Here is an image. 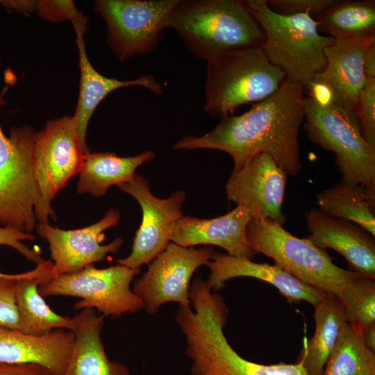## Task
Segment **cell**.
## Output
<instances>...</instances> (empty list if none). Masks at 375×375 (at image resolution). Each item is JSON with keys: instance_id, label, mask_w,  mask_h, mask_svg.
<instances>
[{"instance_id": "41", "label": "cell", "mask_w": 375, "mask_h": 375, "mask_svg": "<svg viewBox=\"0 0 375 375\" xmlns=\"http://www.w3.org/2000/svg\"><path fill=\"white\" fill-rule=\"evenodd\" d=\"M0 65H1V58H0Z\"/></svg>"}, {"instance_id": "38", "label": "cell", "mask_w": 375, "mask_h": 375, "mask_svg": "<svg viewBox=\"0 0 375 375\" xmlns=\"http://www.w3.org/2000/svg\"><path fill=\"white\" fill-rule=\"evenodd\" d=\"M0 4L8 10L28 14L36 8L37 1L3 0Z\"/></svg>"}, {"instance_id": "2", "label": "cell", "mask_w": 375, "mask_h": 375, "mask_svg": "<svg viewBox=\"0 0 375 375\" xmlns=\"http://www.w3.org/2000/svg\"><path fill=\"white\" fill-rule=\"evenodd\" d=\"M210 290L203 280H194L189 288V298L195 312L180 306L176 315L185 338L192 375H308L301 360L262 365L237 353L223 333L226 306L222 297Z\"/></svg>"}, {"instance_id": "12", "label": "cell", "mask_w": 375, "mask_h": 375, "mask_svg": "<svg viewBox=\"0 0 375 375\" xmlns=\"http://www.w3.org/2000/svg\"><path fill=\"white\" fill-rule=\"evenodd\" d=\"M215 251L210 247H184L169 242L151 263L143 276L135 281L133 291L151 315L167 302L190 307L189 284L195 270L206 265Z\"/></svg>"}, {"instance_id": "26", "label": "cell", "mask_w": 375, "mask_h": 375, "mask_svg": "<svg viewBox=\"0 0 375 375\" xmlns=\"http://www.w3.org/2000/svg\"><path fill=\"white\" fill-rule=\"evenodd\" d=\"M316 203L326 215L351 221L375 236V187L340 181L319 192Z\"/></svg>"}, {"instance_id": "39", "label": "cell", "mask_w": 375, "mask_h": 375, "mask_svg": "<svg viewBox=\"0 0 375 375\" xmlns=\"http://www.w3.org/2000/svg\"><path fill=\"white\" fill-rule=\"evenodd\" d=\"M361 334L365 345L375 352V323L367 326Z\"/></svg>"}, {"instance_id": "17", "label": "cell", "mask_w": 375, "mask_h": 375, "mask_svg": "<svg viewBox=\"0 0 375 375\" xmlns=\"http://www.w3.org/2000/svg\"><path fill=\"white\" fill-rule=\"evenodd\" d=\"M252 217L243 206L212 219L183 216L173 225L171 242L184 247L215 245L227 254L252 260L256 252L249 245L246 229Z\"/></svg>"}, {"instance_id": "13", "label": "cell", "mask_w": 375, "mask_h": 375, "mask_svg": "<svg viewBox=\"0 0 375 375\" xmlns=\"http://www.w3.org/2000/svg\"><path fill=\"white\" fill-rule=\"evenodd\" d=\"M117 187L136 199L142 218L131 252L116 262L130 268H140L143 264L151 263L171 242L173 225L183 216L185 192L176 191L167 199L158 198L151 192L148 180L137 173L131 181Z\"/></svg>"}, {"instance_id": "24", "label": "cell", "mask_w": 375, "mask_h": 375, "mask_svg": "<svg viewBox=\"0 0 375 375\" xmlns=\"http://www.w3.org/2000/svg\"><path fill=\"white\" fill-rule=\"evenodd\" d=\"M154 156L152 151L128 157H119L110 152H89L85 155L79 172L77 192L90 194L94 197L103 196L112 185L131 181L136 169Z\"/></svg>"}, {"instance_id": "33", "label": "cell", "mask_w": 375, "mask_h": 375, "mask_svg": "<svg viewBox=\"0 0 375 375\" xmlns=\"http://www.w3.org/2000/svg\"><path fill=\"white\" fill-rule=\"evenodd\" d=\"M35 236L32 233L24 232L12 226H0V245H6L16 249L28 260L37 265L43 262L45 260L40 253L30 249L23 243L24 240H34Z\"/></svg>"}, {"instance_id": "27", "label": "cell", "mask_w": 375, "mask_h": 375, "mask_svg": "<svg viewBox=\"0 0 375 375\" xmlns=\"http://www.w3.org/2000/svg\"><path fill=\"white\" fill-rule=\"evenodd\" d=\"M314 19L318 30L338 40L375 37L374 0L340 1Z\"/></svg>"}, {"instance_id": "16", "label": "cell", "mask_w": 375, "mask_h": 375, "mask_svg": "<svg viewBox=\"0 0 375 375\" xmlns=\"http://www.w3.org/2000/svg\"><path fill=\"white\" fill-rule=\"evenodd\" d=\"M308 238L315 246L332 249L341 254L361 275L375 279L374 237L359 225L331 217L318 208L305 214Z\"/></svg>"}, {"instance_id": "25", "label": "cell", "mask_w": 375, "mask_h": 375, "mask_svg": "<svg viewBox=\"0 0 375 375\" xmlns=\"http://www.w3.org/2000/svg\"><path fill=\"white\" fill-rule=\"evenodd\" d=\"M314 307L315 333L309 342L304 343L299 360L308 375H322L326 362L348 322L335 294L325 293Z\"/></svg>"}, {"instance_id": "34", "label": "cell", "mask_w": 375, "mask_h": 375, "mask_svg": "<svg viewBox=\"0 0 375 375\" xmlns=\"http://www.w3.org/2000/svg\"><path fill=\"white\" fill-rule=\"evenodd\" d=\"M36 9L41 17L53 21L67 19L72 21L81 15L74 3L69 1H37Z\"/></svg>"}, {"instance_id": "20", "label": "cell", "mask_w": 375, "mask_h": 375, "mask_svg": "<svg viewBox=\"0 0 375 375\" xmlns=\"http://www.w3.org/2000/svg\"><path fill=\"white\" fill-rule=\"evenodd\" d=\"M74 341V334L69 330L55 329L35 335L0 326V362L38 364L51 375H62Z\"/></svg>"}, {"instance_id": "6", "label": "cell", "mask_w": 375, "mask_h": 375, "mask_svg": "<svg viewBox=\"0 0 375 375\" xmlns=\"http://www.w3.org/2000/svg\"><path fill=\"white\" fill-rule=\"evenodd\" d=\"M246 236L256 253L272 258L297 280L324 293L336 296L343 287L361 276L336 265L324 249L308 238L294 236L272 220L252 218Z\"/></svg>"}, {"instance_id": "28", "label": "cell", "mask_w": 375, "mask_h": 375, "mask_svg": "<svg viewBox=\"0 0 375 375\" xmlns=\"http://www.w3.org/2000/svg\"><path fill=\"white\" fill-rule=\"evenodd\" d=\"M322 375H375V352L365 345L361 333L349 323L339 336Z\"/></svg>"}, {"instance_id": "4", "label": "cell", "mask_w": 375, "mask_h": 375, "mask_svg": "<svg viewBox=\"0 0 375 375\" xmlns=\"http://www.w3.org/2000/svg\"><path fill=\"white\" fill-rule=\"evenodd\" d=\"M244 2L264 33L260 47L267 59L305 90L324 69V49L334 38L321 35L317 22L308 12L283 15L272 10L265 0Z\"/></svg>"}, {"instance_id": "22", "label": "cell", "mask_w": 375, "mask_h": 375, "mask_svg": "<svg viewBox=\"0 0 375 375\" xmlns=\"http://www.w3.org/2000/svg\"><path fill=\"white\" fill-rule=\"evenodd\" d=\"M74 318V341L62 375H131L127 366L107 356L101 340L104 316L84 308Z\"/></svg>"}, {"instance_id": "9", "label": "cell", "mask_w": 375, "mask_h": 375, "mask_svg": "<svg viewBox=\"0 0 375 375\" xmlns=\"http://www.w3.org/2000/svg\"><path fill=\"white\" fill-rule=\"evenodd\" d=\"M140 271L119 264L104 269L90 265L76 272L52 277L40 285L39 292L43 297H78L75 309L92 308L104 317H118L143 308L141 299L131 288Z\"/></svg>"}, {"instance_id": "18", "label": "cell", "mask_w": 375, "mask_h": 375, "mask_svg": "<svg viewBox=\"0 0 375 375\" xmlns=\"http://www.w3.org/2000/svg\"><path fill=\"white\" fill-rule=\"evenodd\" d=\"M76 33L79 52L81 81L76 111L72 117L74 130L85 154L90 152L86 143L89 120L99 103L113 90L131 86H141L156 94L162 92V88L152 75H142L130 81L108 78L99 73L90 64L86 54L83 35L85 19L81 14L72 20Z\"/></svg>"}, {"instance_id": "21", "label": "cell", "mask_w": 375, "mask_h": 375, "mask_svg": "<svg viewBox=\"0 0 375 375\" xmlns=\"http://www.w3.org/2000/svg\"><path fill=\"white\" fill-rule=\"evenodd\" d=\"M372 38L358 40L334 39L324 49V69L312 79L328 85L339 104L349 109L355 110L359 94L366 82L363 56Z\"/></svg>"}, {"instance_id": "7", "label": "cell", "mask_w": 375, "mask_h": 375, "mask_svg": "<svg viewBox=\"0 0 375 375\" xmlns=\"http://www.w3.org/2000/svg\"><path fill=\"white\" fill-rule=\"evenodd\" d=\"M303 120L309 140L334 153L341 182L375 187V148L365 140L354 110L321 106L304 97Z\"/></svg>"}, {"instance_id": "40", "label": "cell", "mask_w": 375, "mask_h": 375, "mask_svg": "<svg viewBox=\"0 0 375 375\" xmlns=\"http://www.w3.org/2000/svg\"><path fill=\"white\" fill-rule=\"evenodd\" d=\"M31 272V270L25 273L22 274H5L0 272V281L2 280L6 279H20L22 278H24L26 276H28Z\"/></svg>"}, {"instance_id": "36", "label": "cell", "mask_w": 375, "mask_h": 375, "mask_svg": "<svg viewBox=\"0 0 375 375\" xmlns=\"http://www.w3.org/2000/svg\"><path fill=\"white\" fill-rule=\"evenodd\" d=\"M0 375H51L48 369L34 363L0 362Z\"/></svg>"}, {"instance_id": "8", "label": "cell", "mask_w": 375, "mask_h": 375, "mask_svg": "<svg viewBox=\"0 0 375 375\" xmlns=\"http://www.w3.org/2000/svg\"><path fill=\"white\" fill-rule=\"evenodd\" d=\"M5 87L0 107L5 103ZM35 131L30 126L12 128L7 137L0 126V225L31 233L42 219V199L33 167Z\"/></svg>"}, {"instance_id": "37", "label": "cell", "mask_w": 375, "mask_h": 375, "mask_svg": "<svg viewBox=\"0 0 375 375\" xmlns=\"http://www.w3.org/2000/svg\"><path fill=\"white\" fill-rule=\"evenodd\" d=\"M363 68L366 79L375 78V37L370 39L365 47Z\"/></svg>"}, {"instance_id": "35", "label": "cell", "mask_w": 375, "mask_h": 375, "mask_svg": "<svg viewBox=\"0 0 375 375\" xmlns=\"http://www.w3.org/2000/svg\"><path fill=\"white\" fill-rule=\"evenodd\" d=\"M306 90L308 91V97L321 106L340 105L332 89L324 83L312 80Z\"/></svg>"}, {"instance_id": "31", "label": "cell", "mask_w": 375, "mask_h": 375, "mask_svg": "<svg viewBox=\"0 0 375 375\" xmlns=\"http://www.w3.org/2000/svg\"><path fill=\"white\" fill-rule=\"evenodd\" d=\"M274 12L292 15L309 13L313 18L334 5L338 0H265Z\"/></svg>"}, {"instance_id": "19", "label": "cell", "mask_w": 375, "mask_h": 375, "mask_svg": "<svg viewBox=\"0 0 375 375\" xmlns=\"http://www.w3.org/2000/svg\"><path fill=\"white\" fill-rule=\"evenodd\" d=\"M206 265L210 272L206 281L210 290H219L226 281L243 276L272 285L291 302L304 301L314 306L325 294L297 280L276 264L257 263L246 258L215 252Z\"/></svg>"}, {"instance_id": "5", "label": "cell", "mask_w": 375, "mask_h": 375, "mask_svg": "<svg viewBox=\"0 0 375 375\" xmlns=\"http://www.w3.org/2000/svg\"><path fill=\"white\" fill-rule=\"evenodd\" d=\"M206 62L203 110L212 118L232 115L242 105L267 99L285 78L261 47L223 53Z\"/></svg>"}, {"instance_id": "32", "label": "cell", "mask_w": 375, "mask_h": 375, "mask_svg": "<svg viewBox=\"0 0 375 375\" xmlns=\"http://www.w3.org/2000/svg\"><path fill=\"white\" fill-rule=\"evenodd\" d=\"M16 281L6 279L0 281V326L21 331V320L15 296Z\"/></svg>"}, {"instance_id": "14", "label": "cell", "mask_w": 375, "mask_h": 375, "mask_svg": "<svg viewBox=\"0 0 375 375\" xmlns=\"http://www.w3.org/2000/svg\"><path fill=\"white\" fill-rule=\"evenodd\" d=\"M287 176L269 154H256L233 171L226 184L227 199L244 206L252 218L267 219L283 226L286 222L282 206Z\"/></svg>"}, {"instance_id": "23", "label": "cell", "mask_w": 375, "mask_h": 375, "mask_svg": "<svg viewBox=\"0 0 375 375\" xmlns=\"http://www.w3.org/2000/svg\"><path fill=\"white\" fill-rule=\"evenodd\" d=\"M53 265L45 260L30 275L15 281V296L21 320V331L41 335L55 329L72 331L74 318L57 314L45 302L39 287L53 277Z\"/></svg>"}, {"instance_id": "29", "label": "cell", "mask_w": 375, "mask_h": 375, "mask_svg": "<svg viewBox=\"0 0 375 375\" xmlns=\"http://www.w3.org/2000/svg\"><path fill=\"white\" fill-rule=\"evenodd\" d=\"M336 297L354 329L362 333L375 323V279L361 275L343 287Z\"/></svg>"}, {"instance_id": "30", "label": "cell", "mask_w": 375, "mask_h": 375, "mask_svg": "<svg viewBox=\"0 0 375 375\" xmlns=\"http://www.w3.org/2000/svg\"><path fill=\"white\" fill-rule=\"evenodd\" d=\"M355 111L365 140L375 148V78L366 79Z\"/></svg>"}, {"instance_id": "1", "label": "cell", "mask_w": 375, "mask_h": 375, "mask_svg": "<svg viewBox=\"0 0 375 375\" xmlns=\"http://www.w3.org/2000/svg\"><path fill=\"white\" fill-rule=\"evenodd\" d=\"M304 88L285 77L279 88L240 115L220 119L201 136L185 135L175 149H210L226 152L241 168L260 153L269 154L286 173L294 176L301 170L299 134L303 120Z\"/></svg>"}, {"instance_id": "10", "label": "cell", "mask_w": 375, "mask_h": 375, "mask_svg": "<svg viewBox=\"0 0 375 375\" xmlns=\"http://www.w3.org/2000/svg\"><path fill=\"white\" fill-rule=\"evenodd\" d=\"M178 0H99L95 10L107 26V41L123 61L153 52L162 37L167 14Z\"/></svg>"}, {"instance_id": "15", "label": "cell", "mask_w": 375, "mask_h": 375, "mask_svg": "<svg viewBox=\"0 0 375 375\" xmlns=\"http://www.w3.org/2000/svg\"><path fill=\"white\" fill-rule=\"evenodd\" d=\"M119 219V211L110 208L99 222L78 229L63 230L38 223L35 230L49 244L54 276L76 272L105 260L108 253H116L124 243L122 238L104 245L101 242L105 231L115 226Z\"/></svg>"}, {"instance_id": "3", "label": "cell", "mask_w": 375, "mask_h": 375, "mask_svg": "<svg viewBox=\"0 0 375 375\" xmlns=\"http://www.w3.org/2000/svg\"><path fill=\"white\" fill-rule=\"evenodd\" d=\"M174 29L198 58L260 47L264 33L241 0H178L167 15Z\"/></svg>"}, {"instance_id": "11", "label": "cell", "mask_w": 375, "mask_h": 375, "mask_svg": "<svg viewBox=\"0 0 375 375\" xmlns=\"http://www.w3.org/2000/svg\"><path fill=\"white\" fill-rule=\"evenodd\" d=\"M85 155L72 117L49 120L42 131L35 133L33 167L42 199L39 223H49V217H55L51 202L68 180L79 174Z\"/></svg>"}]
</instances>
